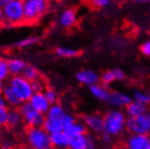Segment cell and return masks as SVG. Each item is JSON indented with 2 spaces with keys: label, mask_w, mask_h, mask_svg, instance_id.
Wrapping results in <instances>:
<instances>
[{
  "label": "cell",
  "mask_w": 150,
  "mask_h": 149,
  "mask_svg": "<svg viewBox=\"0 0 150 149\" xmlns=\"http://www.w3.org/2000/svg\"><path fill=\"white\" fill-rule=\"evenodd\" d=\"M50 137H51V143L52 147L60 148V149L69 147L70 137L63 131L51 134Z\"/></svg>",
  "instance_id": "9a60e30c"
},
{
  "label": "cell",
  "mask_w": 150,
  "mask_h": 149,
  "mask_svg": "<svg viewBox=\"0 0 150 149\" xmlns=\"http://www.w3.org/2000/svg\"><path fill=\"white\" fill-rule=\"evenodd\" d=\"M126 130L130 134L150 133L146 113L137 117H127L126 120Z\"/></svg>",
  "instance_id": "52a82bcc"
},
{
  "label": "cell",
  "mask_w": 150,
  "mask_h": 149,
  "mask_svg": "<svg viewBox=\"0 0 150 149\" xmlns=\"http://www.w3.org/2000/svg\"><path fill=\"white\" fill-rule=\"evenodd\" d=\"M7 114H8V109L3 106H0V127L5 126L6 125L7 120Z\"/></svg>",
  "instance_id": "1f68e13d"
},
{
  "label": "cell",
  "mask_w": 150,
  "mask_h": 149,
  "mask_svg": "<svg viewBox=\"0 0 150 149\" xmlns=\"http://www.w3.org/2000/svg\"><path fill=\"white\" fill-rule=\"evenodd\" d=\"M100 76L99 74L91 70H81L76 73V80L87 86H91V85L97 84L100 82Z\"/></svg>",
  "instance_id": "7c38bea8"
},
{
  "label": "cell",
  "mask_w": 150,
  "mask_h": 149,
  "mask_svg": "<svg viewBox=\"0 0 150 149\" xmlns=\"http://www.w3.org/2000/svg\"><path fill=\"white\" fill-rule=\"evenodd\" d=\"M13 0H0V8H3L5 7L8 3H10Z\"/></svg>",
  "instance_id": "b9f144b4"
},
{
  "label": "cell",
  "mask_w": 150,
  "mask_h": 149,
  "mask_svg": "<svg viewBox=\"0 0 150 149\" xmlns=\"http://www.w3.org/2000/svg\"><path fill=\"white\" fill-rule=\"evenodd\" d=\"M132 100H133L130 96L126 93L119 92V91H111L110 93V97L107 102L110 106H112L113 108L121 109V108H126Z\"/></svg>",
  "instance_id": "9c48e42d"
},
{
  "label": "cell",
  "mask_w": 150,
  "mask_h": 149,
  "mask_svg": "<svg viewBox=\"0 0 150 149\" xmlns=\"http://www.w3.org/2000/svg\"><path fill=\"white\" fill-rule=\"evenodd\" d=\"M128 149H150V136L148 134H131L127 139Z\"/></svg>",
  "instance_id": "ba28073f"
},
{
  "label": "cell",
  "mask_w": 150,
  "mask_h": 149,
  "mask_svg": "<svg viewBox=\"0 0 150 149\" xmlns=\"http://www.w3.org/2000/svg\"><path fill=\"white\" fill-rule=\"evenodd\" d=\"M112 0H91V4L93 7L101 9L110 6Z\"/></svg>",
  "instance_id": "4dcf8cb0"
},
{
  "label": "cell",
  "mask_w": 150,
  "mask_h": 149,
  "mask_svg": "<svg viewBox=\"0 0 150 149\" xmlns=\"http://www.w3.org/2000/svg\"><path fill=\"white\" fill-rule=\"evenodd\" d=\"M96 147V141L91 136H87V149H93Z\"/></svg>",
  "instance_id": "74e56055"
},
{
  "label": "cell",
  "mask_w": 150,
  "mask_h": 149,
  "mask_svg": "<svg viewBox=\"0 0 150 149\" xmlns=\"http://www.w3.org/2000/svg\"><path fill=\"white\" fill-rule=\"evenodd\" d=\"M1 147L2 148H10L12 147V143L8 139H3L2 140V144H1Z\"/></svg>",
  "instance_id": "f35d334b"
},
{
  "label": "cell",
  "mask_w": 150,
  "mask_h": 149,
  "mask_svg": "<svg viewBox=\"0 0 150 149\" xmlns=\"http://www.w3.org/2000/svg\"><path fill=\"white\" fill-rule=\"evenodd\" d=\"M22 75L26 80H28L30 81H33L41 79V73L33 65H28V64H26L25 70L22 72Z\"/></svg>",
  "instance_id": "cb8c5ba5"
},
{
  "label": "cell",
  "mask_w": 150,
  "mask_h": 149,
  "mask_svg": "<svg viewBox=\"0 0 150 149\" xmlns=\"http://www.w3.org/2000/svg\"><path fill=\"white\" fill-rule=\"evenodd\" d=\"M18 109L22 114L24 124H25L28 127L42 126L46 116L36 110L29 101L22 102Z\"/></svg>",
  "instance_id": "8992f818"
},
{
  "label": "cell",
  "mask_w": 150,
  "mask_h": 149,
  "mask_svg": "<svg viewBox=\"0 0 150 149\" xmlns=\"http://www.w3.org/2000/svg\"><path fill=\"white\" fill-rule=\"evenodd\" d=\"M114 81H115V79L113 77V74H112L111 71H108L103 72L102 75L100 78V81L103 85H105V86H108V85L111 84Z\"/></svg>",
  "instance_id": "f546056e"
},
{
  "label": "cell",
  "mask_w": 150,
  "mask_h": 149,
  "mask_svg": "<svg viewBox=\"0 0 150 149\" xmlns=\"http://www.w3.org/2000/svg\"><path fill=\"white\" fill-rule=\"evenodd\" d=\"M42 127L51 135L53 133H57L63 131V125L62 122V119H51L45 117V123L42 125Z\"/></svg>",
  "instance_id": "ffe728a7"
},
{
  "label": "cell",
  "mask_w": 150,
  "mask_h": 149,
  "mask_svg": "<svg viewBox=\"0 0 150 149\" xmlns=\"http://www.w3.org/2000/svg\"><path fill=\"white\" fill-rule=\"evenodd\" d=\"M64 115H65V110H64V109L58 103L52 104L50 109H48L46 113L47 118L57 119H62Z\"/></svg>",
  "instance_id": "603a6c76"
},
{
  "label": "cell",
  "mask_w": 150,
  "mask_h": 149,
  "mask_svg": "<svg viewBox=\"0 0 150 149\" xmlns=\"http://www.w3.org/2000/svg\"><path fill=\"white\" fill-rule=\"evenodd\" d=\"M77 20L76 11L72 8H67L63 10L59 17V24L63 28H71Z\"/></svg>",
  "instance_id": "5bb4252c"
},
{
  "label": "cell",
  "mask_w": 150,
  "mask_h": 149,
  "mask_svg": "<svg viewBox=\"0 0 150 149\" xmlns=\"http://www.w3.org/2000/svg\"><path fill=\"white\" fill-rule=\"evenodd\" d=\"M29 102L36 110H38L39 112L45 114V115L47 113L48 109L51 107V104L45 98L44 91L34 92V94L32 95L31 99L29 100Z\"/></svg>",
  "instance_id": "30bf717a"
},
{
  "label": "cell",
  "mask_w": 150,
  "mask_h": 149,
  "mask_svg": "<svg viewBox=\"0 0 150 149\" xmlns=\"http://www.w3.org/2000/svg\"><path fill=\"white\" fill-rule=\"evenodd\" d=\"M127 117L120 109H114L107 112L103 117V132L112 136H120L126 129Z\"/></svg>",
  "instance_id": "6da1fadb"
},
{
  "label": "cell",
  "mask_w": 150,
  "mask_h": 149,
  "mask_svg": "<svg viewBox=\"0 0 150 149\" xmlns=\"http://www.w3.org/2000/svg\"><path fill=\"white\" fill-rule=\"evenodd\" d=\"M140 52L143 55L146 57H150V40L144 42L140 45Z\"/></svg>",
  "instance_id": "e575fe53"
},
{
  "label": "cell",
  "mask_w": 150,
  "mask_h": 149,
  "mask_svg": "<svg viewBox=\"0 0 150 149\" xmlns=\"http://www.w3.org/2000/svg\"><path fill=\"white\" fill-rule=\"evenodd\" d=\"M135 2L139 4H146V3H149L150 0H135Z\"/></svg>",
  "instance_id": "7bdbcfd3"
},
{
  "label": "cell",
  "mask_w": 150,
  "mask_h": 149,
  "mask_svg": "<svg viewBox=\"0 0 150 149\" xmlns=\"http://www.w3.org/2000/svg\"><path fill=\"white\" fill-rule=\"evenodd\" d=\"M2 140H3V137L1 135V132H0V147H1V144H2Z\"/></svg>",
  "instance_id": "bcb514c9"
},
{
  "label": "cell",
  "mask_w": 150,
  "mask_h": 149,
  "mask_svg": "<svg viewBox=\"0 0 150 149\" xmlns=\"http://www.w3.org/2000/svg\"><path fill=\"white\" fill-rule=\"evenodd\" d=\"M69 148L71 149H87V135L82 134L70 137Z\"/></svg>",
  "instance_id": "7402d4cb"
},
{
  "label": "cell",
  "mask_w": 150,
  "mask_h": 149,
  "mask_svg": "<svg viewBox=\"0 0 150 149\" xmlns=\"http://www.w3.org/2000/svg\"><path fill=\"white\" fill-rule=\"evenodd\" d=\"M146 118H147V122H148L149 130H150V113L149 112H146Z\"/></svg>",
  "instance_id": "f6af8a7d"
},
{
  "label": "cell",
  "mask_w": 150,
  "mask_h": 149,
  "mask_svg": "<svg viewBox=\"0 0 150 149\" xmlns=\"http://www.w3.org/2000/svg\"><path fill=\"white\" fill-rule=\"evenodd\" d=\"M10 76L8 70V62L5 58L0 57V80L5 81Z\"/></svg>",
  "instance_id": "4316f807"
},
{
  "label": "cell",
  "mask_w": 150,
  "mask_h": 149,
  "mask_svg": "<svg viewBox=\"0 0 150 149\" xmlns=\"http://www.w3.org/2000/svg\"><path fill=\"white\" fill-rule=\"evenodd\" d=\"M112 136H110V135H109L108 133H105V132H103V134H102V136H101V140H102V142L105 144V145H110V144H111V142H112Z\"/></svg>",
  "instance_id": "8d00e7d4"
},
{
  "label": "cell",
  "mask_w": 150,
  "mask_h": 149,
  "mask_svg": "<svg viewBox=\"0 0 150 149\" xmlns=\"http://www.w3.org/2000/svg\"><path fill=\"white\" fill-rule=\"evenodd\" d=\"M37 42H38L37 37L31 36V37H28V38H25V39H23V40L17 42L16 44H15V46L17 47V48H25V47L35 44Z\"/></svg>",
  "instance_id": "f1b7e54d"
},
{
  "label": "cell",
  "mask_w": 150,
  "mask_h": 149,
  "mask_svg": "<svg viewBox=\"0 0 150 149\" xmlns=\"http://www.w3.org/2000/svg\"><path fill=\"white\" fill-rule=\"evenodd\" d=\"M25 140L28 146L34 149H50L52 147L50 134L42 126L28 127Z\"/></svg>",
  "instance_id": "7a4b0ae2"
},
{
  "label": "cell",
  "mask_w": 150,
  "mask_h": 149,
  "mask_svg": "<svg viewBox=\"0 0 150 149\" xmlns=\"http://www.w3.org/2000/svg\"><path fill=\"white\" fill-rule=\"evenodd\" d=\"M31 85H32V88H33L34 92H40V91H44L45 90V84L44 81H42L41 79L35 80L31 81Z\"/></svg>",
  "instance_id": "d6a6232c"
},
{
  "label": "cell",
  "mask_w": 150,
  "mask_h": 149,
  "mask_svg": "<svg viewBox=\"0 0 150 149\" xmlns=\"http://www.w3.org/2000/svg\"><path fill=\"white\" fill-rule=\"evenodd\" d=\"M6 22V17H5V13L3 8H0V25L5 24Z\"/></svg>",
  "instance_id": "ab89813d"
},
{
  "label": "cell",
  "mask_w": 150,
  "mask_h": 149,
  "mask_svg": "<svg viewBox=\"0 0 150 149\" xmlns=\"http://www.w3.org/2000/svg\"><path fill=\"white\" fill-rule=\"evenodd\" d=\"M83 122L88 129L94 133L103 132V117L98 114H90L84 117Z\"/></svg>",
  "instance_id": "8fae6325"
},
{
  "label": "cell",
  "mask_w": 150,
  "mask_h": 149,
  "mask_svg": "<svg viewBox=\"0 0 150 149\" xmlns=\"http://www.w3.org/2000/svg\"><path fill=\"white\" fill-rule=\"evenodd\" d=\"M56 54L62 58H74L80 54V52L73 48L68 47H58L55 50Z\"/></svg>",
  "instance_id": "d4e9b609"
},
{
  "label": "cell",
  "mask_w": 150,
  "mask_h": 149,
  "mask_svg": "<svg viewBox=\"0 0 150 149\" xmlns=\"http://www.w3.org/2000/svg\"><path fill=\"white\" fill-rule=\"evenodd\" d=\"M111 72L113 74V77L115 81H123L126 77V73L122 69L120 68H115L111 70Z\"/></svg>",
  "instance_id": "836d02e7"
},
{
  "label": "cell",
  "mask_w": 150,
  "mask_h": 149,
  "mask_svg": "<svg viewBox=\"0 0 150 149\" xmlns=\"http://www.w3.org/2000/svg\"><path fill=\"white\" fill-rule=\"evenodd\" d=\"M44 94L45 96V98L47 99V100L49 101V103L52 104H54L57 103L58 100V95L56 93V91L53 90L51 87H46L44 90Z\"/></svg>",
  "instance_id": "83f0119b"
},
{
  "label": "cell",
  "mask_w": 150,
  "mask_h": 149,
  "mask_svg": "<svg viewBox=\"0 0 150 149\" xmlns=\"http://www.w3.org/2000/svg\"><path fill=\"white\" fill-rule=\"evenodd\" d=\"M24 124V119L18 108H10L8 109L6 126L10 129H17Z\"/></svg>",
  "instance_id": "4fadbf2b"
},
{
  "label": "cell",
  "mask_w": 150,
  "mask_h": 149,
  "mask_svg": "<svg viewBox=\"0 0 150 149\" xmlns=\"http://www.w3.org/2000/svg\"><path fill=\"white\" fill-rule=\"evenodd\" d=\"M8 85L22 102L29 101L34 94L31 81L26 80L22 74L12 76L8 81Z\"/></svg>",
  "instance_id": "277c9868"
},
{
  "label": "cell",
  "mask_w": 150,
  "mask_h": 149,
  "mask_svg": "<svg viewBox=\"0 0 150 149\" xmlns=\"http://www.w3.org/2000/svg\"><path fill=\"white\" fill-rule=\"evenodd\" d=\"M6 25H16L25 22L24 0H13L3 7Z\"/></svg>",
  "instance_id": "5b68a950"
},
{
  "label": "cell",
  "mask_w": 150,
  "mask_h": 149,
  "mask_svg": "<svg viewBox=\"0 0 150 149\" xmlns=\"http://www.w3.org/2000/svg\"><path fill=\"white\" fill-rule=\"evenodd\" d=\"M8 62V70L10 72V75L15 76V75H20L22 74L23 71L25 70L26 63L22 59L18 58H13L7 61Z\"/></svg>",
  "instance_id": "44dd1931"
},
{
  "label": "cell",
  "mask_w": 150,
  "mask_h": 149,
  "mask_svg": "<svg viewBox=\"0 0 150 149\" xmlns=\"http://www.w3.org/2000/svg\"><path fill=\"white\" fill-rule=\"evenodd\" d=\"M0 26H1V25H0Z\"/></svg>",
  "instance_id": "7dc6e473"
},
{
  "label": "cell",
  "mask_w": 150,
  "mask_h": 149,
  "mask_svg": "<svg viewBox=\"0 0 150 149\" xmlns=\"http://www.w3.org/2000/svg\"><path fill=\"white\" fill-rule=\"evenodd\" d=\"M4 87H5L4 81H1V80H0V92H2V90H3Z\"/></svg>",
  "instance_id": "ee69618b"
},
{
  "label": "cell",
  "mask_w": 150,
  "mask_h": 149,
  "mask_svg": "<svg viewBox=\"0 0 150 149\" xmlns=\"http://www.w3.org/2000/svg\"><path fill=\"white\" fill-rule=\"evenodd\" d=\"M86 130H87V127L85 126L84 122L76 121V120L63 129V132L65 133L69 137L86 134Z\"/></svg>",
  "instance_id": "2e32d148"
},
{
  "label": "cell",
  "mask_w": 150,
  "mask_h": 149,
  "mask_svg": "<svg viewBox=\"0 0 150 149\" xmlns=\"http://www.w3.org/2000/svg\"><path fill=\"white\" fill-rule=\"evenodd\" d=\"M0 106H3V107H6V101L4 98V95L2 94V92H0Z\"/></svg>",
  "instance_id": "60d3db41"
},
{
  "label": "cell",
  "mask_w": 150,
  "mask_h": 149,
  "mask_svg": "<svg viewBox=\"0 0 150 149\" xmlns=\"http://www.w3.org/2000/svg\"><path fill=\"white\" fill-rule=\"evenodd\" d=\"M90 91L94 98L105 102L108 101L110 93V91L108 89H106L105 85H100L99 83L90 86Z\"/></svg>",
  "instance_id": "ac0fdd59"
},
{
  "label": "cell",
  "mask_w": 150,
  "mask_h": 149,
  "mask_svg": "<svg viewBox=\"0 0 150 149\" xmlns=\"http://www.w3.org/2000/svg\"><path fill=\"white\" fill-rule=\"evenodd\" d=\"M74 121H75V119L73 118L72 115L65 113V115H64L62 117V125H63V129L65 126L71 125V123H73Z\"/></svg>",
  "instance_id": "d590c367"
},
{
  "label": "cell",
  "mask_w": 150,
  "mask_h": 149,
  "mask_svg": "<svg viewBox=\"0 0 150 149\" xmlns=\"http://www.w3.org/2000/svg\"><path fill=\"white\" fill-rule=\"evenodd\" d=\"M126 116L127 117H137L146 113V105L132 100L126 107Z\"/></svg>",
  "instance_id": "d6986e66"
},
{
  "label": "cell",
  "mask_w": 150,
  "mask_h": 149,
  "mask_svg": "<svg viewBox=\"0 0 150 149\" xmlns=\"http://www.w3.org/2000/svg\"><path fill=\"white\" fill-rule=\"evenodd\" d=\"M133 100L144 105H148L150 103V94L142 90H136L133 93Z\"/></svg>",
  "instance_id": "484cf974"
},
{
  "label": "cell",
  "mask_w": 150,
  "mask_h": 149,
  "mask_svg": "<svg viewBox=\"0 0 150 149\" xmlns=\"http://www.w3.org/2000/svg\"><path fill=\"white\" fill-rule=\"evenodd\" d=\"M49 0H24L25 22L35 23L44 16L49 9Z\"/></svg>",
  "instance_id": "3957f363"
},
{
  "label": "cell",
  "mask_w": 150,
  "mask_h": 149,
  "mask_svg": "<svg viewBox=\"0 0 150 149\" xmlns=\"http://www.w3.org/2000/svg\"><path fill=\"white\" fill-rule=\"evenodd\" d=\"M2 94L6 101V105L10 108H19V106L22 103L19 98L16 95V93L12 90L8 84L5 85V87L2 90Z\"/></svg>",
  "instance_id": "e0dca14e"
}]
</instances>
